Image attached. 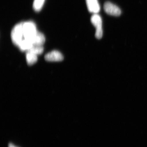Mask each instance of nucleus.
Listing matches in <instances>:
<instances>
[{"mask_svg":"<svg viewBox=\"0 0 147 147\" xmlns=\"http://www.w3.org/2000/svg\"><path fill=\"white\" fill-rule=\"evenodd\" d=\"M9 147H15L14 145L12 144H9Z\"/></svg>","mask_w":147,"mask_h":147,"instance_id":"obj_12","label":"nucleus"},{"mask_svg":"<svg viewBox=\"0 0 147 147\" xmlns=\"http://www.w3.org/2000/svg\"><path fill=\"white\" fill-rule=\"evenodd\" d=\"M23 24V22H21L16 24L13 27L11 34V37L13 44L18 47L24 39Z\"/></svg>","mask_w":147,"mask_h":147,"instance_id":"obj_1","label":"nucleus"},{"mask_svg":"<svg viewBox=\"0 0 147 147\" xmlns=\"http://www.w3.org/2000/svg\"><path fill=\"white\" fill-rule=\"evenodd\" d=\"M45 59L47 61H61L63 60V56L59 51L54 50L45 55Z\"/></svg>","mask_w":147,"mask_h":147,"instance_id":"obj_5","label":"nucleus"},{"mask_svg":"<svg viewBox=\"0 0 147 147\" xmlns=\"http://www.w3.org/2000/svg\"><path fill=\"white\" fill-rule=\"evenodd\" d=\"M45 41V37L42 33L38 32L32 40L33 45L42 46Z\"/></svg>","mask_w":147,"mask_h":147,"instance_id":"obj_7","label":"nucleus"},{"mask_svg":"<svg viewBox=\"0 0 147 147\" xmlns=\"http://www.w3.org/2000/svg\"><path fill=\"white\" fill-rule=\"evenodd\" d=\"M26 58L27 63L29 65H32L36 62L38 60L37 55L30 52H27Z\"/></svg>","mask_w":147,"mask_h":147,"instance_id":"obj_9","label":"nucleus"},{"mask_svg":"<svg viewBox=\"0 0 147 147\" xmlns=\"http://www.w3.org/2000/svg\"><path fill=\"white\" fill-rule=\"evenodd\" d=\"M44 48L42 46H37V45H33L31 48L30 50L28 52L33 53L35 55H41L43 53Z\"/></svg>","mask_w":147,"mask_h":147,"instance_id":"obj_11","label":"nucleus"},{"mask_svg":"<svg viewBox=\"0 0 147 147\" xmlns=\"http://www.w3.org/2000/svg\"><path fill=\"white\" fill-rule=\"evenodd\" d=\"M23 30L24 39L30 40L31 41L38 32L37 30L36 25L31 21L23 22Z\"/></svg>","mask_w":147,"mask_h":147,"instance_id":"obj_2","label":"nucleus"},{"mask_svg":"<svg viewBox=\"0 0 147 147\" xmlns=\"http://www.w3.org/2000/svg\"><path fill=\"white\" fill-rule=\"evenodd\" d=\"M91 21L96 30L95 32L96 37L97 39H100L103 35L102 18L98 13H94L91 18Z\"/></svg>","mask_w":147,"mask_h":147,"instance_id":"obj_3","label":"nucleus"},{"mask_svg":"<svg viewBox=\"0 0 147 147\" xmlns=\"http://www.w3.org/2000/svg\"><path fill=\"white\" fill-rule=\"evenodd\" d=\"M104 9L107 14L111 16H118L121 13L120 9L117 6L110 2H107L104 5Z\"/></svg>","mask_w":147,"mask_h":147,"instance_id":"obj_4","label":"nucleus"},{"mask_svg":"<svg viewBox=\"0 0 147 147\" xmlns=\"http://www.w3.org/2000/svg\"><path fill=\"white\" fill-rule=\"evenodd\" d=\"M88 9L92 13H97L100 11V6L98 0H86Z\"/></svg>","mask_w":147,"mask_h":147,"instance_id":"obj_6","label":"nucleus"},{"mask_svg":"<svg viewBox=\"0 0 147 147\" xmlns=\"http://www.w3.org/2000/svg\"><path fill=\"white\" fill-rule=\"evenodd\" d=\"M33 46L32 42L30 40L24 39L18 45L20 50L22 52H28Z\"/></svg>","mask_w":147,"mask_h":147,"instance_id":"obj_8","label":"nucleus"},{"mask_svg":"<svg viewBox=\"0 0 147 147\" xmlns=\"http://www.w3.org/2000/svg\"><path fill=\"white\" fill-rule=\"evenodd\" d=\"M45 0H34L33 5L34 10L36 11H39L42 9L44 5Z\"/></svg>","mask_w":147,"mask_h":147,"instance_id":"obj_10","label":"nucleus"}]
</instances>
